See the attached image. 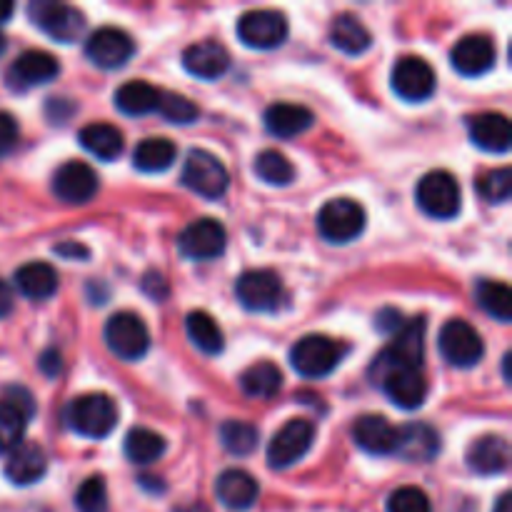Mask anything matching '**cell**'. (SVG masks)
<instances>
[{"mask_svg": "<svg viewBox=\"0 0 512 512\" xmlns=\"http://www.w3.org/2000/svg\"><path fill=\"white\" fill-rule=\"evenodd\" d=\"M260 433L255 425L245 423V420H228V423L220 425V443L228 453L233 455H250L258 448Z\"/></svg>", "mask_w": 512, "mask_h": 512, "instance_id": "74e56055", "label": "cell"}, {"mask_svg": "<svg viewBox=\"0 0 512 512\" xmlns=\"http://www.w3.org/2000/svg\"><path fill=\"white\" fill-rule=\"evenodd\" d=\"M238 38L255 50L278 48L288 38V20L280 10H248L238 20Z\"/></svg>", "mask_w": 512, "mask_h": 512, "instance_id": "8fae6325", "label": "cell"}, {"mask_svg": "<svg viewBox=\"0 0 512 512\" xmlns=\"http://www.w3.org/2000/svg\"><path fill=\"white\" fill-rule=\"evenodd\" d=\"M183 65L190 75L200 80H215L228 73L230 55L215 40H203V43L190 45L183 53Z\"/></svg>", "mask_w": 512, "mask_h": 512, "instance_id": "603a6c76", "label": "cell"}, {"mask_svg": "<svg viewBox=\"0 0 512 512\" xmlns=\"http://www.w3.org/2000/svg\"><path fill=\"white\" fill-rule=\"evenodd\" d=\"M255 175L268 185H288L295 178V168L278 150H263L253 163Z\"/></svg>", "mask_w": 512, "mask_h": 512, "instance_id": "f35d334b", "label": "cell"}, {"mask_svg": "<svg viewBox=\"0 0 512 512\" xmlns=\"http://www.w3.org/2000/svg\"><path fill=\"white\" fill-rule=\"evenodd\" d=\"M35 415V400L25 388H5L0 398V450L10 453L23 443L28 420Z\"/></svg>", "mask_w": 512, "mask_h": 512, "instance_id": "9c48e42d", "label": "cell"}, {"mask_svg": "<svg viewBox=\"0 0 512 512\" xmlns=\"http://www.w3.org/2000/svg\"><path fill=\"white\" fill-rule=\"evenodd\" d=\"M475 298H478V305L488 315H493L500 323H510L512 320V293L505 283H498V280H483L475 288Z\"/></svg>", "mask_w": 512, "mask_h": 512, "instance_id": "8d00e7d4", "label": "cell"}, {"mask_svg": "<svg viewBox=\"0 0 512 512\" xmlns=\"http://www.w3.org/2000/svg\"><path fill=\"white\" fill-rule=\"evenodd\" d=\"M330 43L345 55H363L365 50L370 48V43H373V35H370V30L360 23V18L343 13L333 20Z\"/></svg>", "mask_w": 512, "mask_h": 512, "instance_id": "f546056e", "label": "cell"}, {"mask_svg": "<svg viewBox=\"0 0 512 512\" xmlns=\"http://www.w3.org/2000/svg\"><path fill=\"white\" fill-rule=\"evenodd\" d=\"M313 125V113L303 105L275 103L265 110V128L275 138H295Z\"/></svg>", "mask_w": 512, "mask_h": 512, "instance_id": "83f0119b", "label": "cell"}, {"mask_svg": "<svg viewBox=\"0 0 512 512\" xmlns=\"http://www.w3.org/2000/svg\"><path fill=\"white\" fill-rule=\"evenodd\" d=\"M225 245H228V233H225L223 223H218L215 218L195 220L178 238V250L190 260L218 258L223 255Z\"/></svg>", "mask_w": 512, "mask_h": 512, "instance_id": "5bb4252c", "label": "cell"}, {"mask_svg": "<svg viewBox=\"0 0 512 512\" xmlns=\"http://www.w3.org/2000/svg\"><path fill=\"white\" fill-rule=\"evenodd\" d=\"M423 355H425V320L415 318L408 323L400 325V330L395 333L393 343L378 355L373 365V378L378 380L380 375H385L388 370L398 368H423Z\"/></svg>", "mask_w": 512, "mask_h": 512, "instance_id": "7a4b0ae2", "label": "cell"}, {"mask_svg": "<svg viewBox=\"0 0 512 512\" xmlns=\"http://www.w3.org/2000/svg\"><path fill=\"white\" fill-rule=\"evenodd\" d=\"M178 512H208V510H205V505H195V508H188V510H178Z\"/></svg>", "mask_w": 512, "mask_h": 512, "instance_id": "11a10c76", "label": "cell"}, {"mask_svg": "<svg viewBox=\"0 0 512 512\" xmlns=\"http://www.w3.org/2000/svg\"><path fill=\"white\" fill-rule=\"evenodd\" d=\"M15 288L30 300H48L58 290V273L48 263H25L15 270Z\"/></svg>", "mask_w": 512, "mask_h": 512, "instance_id": "f1b7e54d", "label": "cell"}, {"mask_svg": "<svg viewBox=\"0 0 512 512\" xmlns=\"http://www.w3.org/2000/svg\"><path fill=\"white\" fill-rule=\"evenodd\" d=\"M450 63L465 78L485 75L495 65V43L488 35H465L450 53Z\"/></svg>", "mask_w": 512, "mask_h": 512, "instance_id": "ffe728a7", "label": "cell"}, {"mask_svg": "<svg viewBox=\"0 0 512 512\" xmlns=\"http://www.w3.org/2000/svg\"><path fill=\"white\" fill-rule=\"evenodd\" d=\"M315 440V425L305 418H293L275 433L268 448L270 468H293L300 458H305Z\"/></svg>", "mask_w": 512, "mask_h": 512, "instance_id": "ba28073f", "label": "cell"}, {"mask_svg": "<svg viewBox=\"0 0 512 512\" xmlns=\"http://www.w3.org/2000/svg\"><path fill=\"white\" fill-rule=\"evenodd\" d=\"M60 73V63L55 55L45 50H25L18 55L8 70V80L15 90L33 88V85H45Z\"/></svg>", "mask_w": 512, "mask_h": 512, "instance_id": "d6986e66", "label": "cell"}, {"mask_svg": "<svg viewBox=\"0 0 512 512\" xmlns=\"http://www.w3.org/2000/svg\"><path fill=\"white\" fill-rule=\"evenodd\" d=\"M440 355L455 368H473L480 363L485 353V345L480 340L478 330L465 320H450L443 325L438 340Z\"/></svg>", "mask_w": 512, "mask_h": 512, "instance_id": "7c38bea8", "label": "cell"}, {"mask_svg": "<svg viewBox=\"0 0 512 512\" xmlns=\"http://www.w3.org/2000/svg\"><path fill=\"white\" fill-rule=\"evenodd\" d=\"M160 90L145 80H130L115 90V105L125 115H148L158 110Z\"/></svg>", "mask_w": 512, "mask_h": 512, "instance_id": "1f68e13d", "label": "cell"}, {"mask_svg": "<svg viewBox=\"0 0 512 512\" xmlns=\"http://www.w3.org/2000/svg\"><path fill=\"white\" fill-rule=\"evenodd\" d=\"M478 193L483 195L488 203H505L512 193L510 170L498 168V170H490V173H485L478 183Z\"/></svg>", "mask_w": 512, "mask_h": 512, "instance_id": "b9f144b4", "label": "cell"}, {"mask_svg": "<svg viewBox=\"0 0 512 512\" xmlns=\"http://www.w3.org/2000/svg\"><path fill=\"white\" fill-rule=\"evenodd\" d=\"M65 420L83 438L103 440L113 433L115 423H118V408H115L113 398H108L105 393L80 395L68 405Z\"/></svg>", "mask_w": 512, "mask_h": 512, "instance_id": "6da1fadb", "label": "cell"}, {"mask_svg": "<svg viewBox=\"0 0 512 512\" xmlns=\"http://www.w3.org/2000/svg\"><path fill=\"white\" fill-rule=\"evenodd\" d=\"M228 170L208 150H190L183 165V185L203 198L215 200L228 190Z\"/></svg>", "mask_w": 512, "mask_h": 512, "instance_id": "8992f818", "label": "cell"}, {"mask_svg": "<svg viewBox=\"0 0 512 512\" xmlns=\"http://www.w3.org/2000/svg\"><path fill=\"white\" fill-rule=\"evenodd\" d=\"M185 330H188L190 343H193L200 353L218 355L220 350H223V330H220V325L215 323L208 313H203V310L188 313V318H185Z\"/></svg>", "mask_w": 512, "mask_h": 512, "instance_id": "836d02e7", "label": "cell"}, {"mask_svg": "<svg viewBox=\"0 0 512 512\" xmlns=\"http://www.w3.org/2000/svg\"><path fill=\"white\" fill-rule=\"evenodd\" d=\"M388 512H433L430 498L420 488H398L388 498Z\"/></svg>", "mask_w": 512, "mask_h": 512, "instance_id": "7bdbcfd3", "label": "cell"}, {"mask_svg": "<svg viewBox=\"0 0 512 512\" xmlns=\"http://www.w3.org/2000/svg\"><path fill=\"white\" fill-rule=\"evenodd\" d=\"M345 350H348L345 345L328 338V335H305L290 350V365L303 378H325V375H330L338 368Z\"/></svg>", "mask_w": 512, "mask_h": 512, "instance_id": "3957f363", "label": "cell"}, {"mask_svg": "<svg viewBox=\"0 0 512 512\" xmlns=\"http://www.w3.org/2000/svg\"><path fill=\"white\" fill-rule=\"evenodd\" d=\"M215 495H218L220 503L225 505L228 510H250L258 500L260 488H258V480L253 478L250 473L245 470H225L223 475L218 478L215 483Z\"/></svg>", "mask_w": 512, "mask_h": 512, "instance_id": "cb8c5ba5", "label": "cell"}, {"mask_svg": "<svg viewBox=\"0 0 512 512\" xmlns=\"http://www.w3.org/2000/svg\"><path fill=\"white\" fill-rule=\"evenodd\" d=\"M58 255H68V258H73V255H80V258H88V250L83 248V245L78 243H65V245H58Z\"/></svg>", "mask_w": 512, "mask_h": 512, "instance_id": "681fc988", "label": "cell"}, {"mask_svg": "<svg viewBox=\"0 0 512 512\" xmlns=\"http://www.w3.org/2000/svg\"><path fill=\"white\" fill-rule=\"evenodd\" d=\"M503 375H505V380L510 383V355H505L503 358Z\"/></svg>", "mask_w": 512, "mask_h": 512, "instance_id": "f5cc1de1", "label": "cell"}, {"mask_svg": "<svg viewBox=\"0 0 512 512\" xmlns=\"http://www.w3.org/2000/svg\"><path fill=\"white\" fill-rule=\"evenodd\" d=\"M53 193L55 198L68 205H85L98 193V175L93 173L88 163L70 160L55 170Z\"/></svg>", "mask_w": 512, "mask_h": 512, "instance_id": "e0dca14e", "label": "cell"}, {"mask_svg": "<svg viewBox=\"0 0 512 512\" xmlns=\"http://www.w3.org/2000/svg\"><path fill=\"white\" fill-rule=\"evenodd\" d=\"M375 383L385 390L390 400L403 410H415L425 403L428 398V383H425L423 373L415 368H398L388 370L380 375Z\"/></svg>", "mask_w": 512, "mask_h": 512, "instance_id": "ac0fdd59", "label": "cell"}, {"mask_svg": "<svg viewBox=\"0 0 512 512\" xmlns=\"http://www.w3.org/2000/svg\"><path fill=\"white\" fill-rule=\"evenodd\" d=\"M280 385H283V373L273 363H258L240 375V388H243V393L248 398H275L280 393Z\"/></svg>", "mask_w": 512, "mask_h": 512, "instance_id": "e575fe53", "label": "cell"}, {"mask_svg": "<svg viewBox=\"0 0 512 512\" xmlns=\"http://www.w3.org/2000/svg\"><path fill=\"white\" fill-rule=\"evenodd\" d=\"M158 113L163 115V118L168 120V123L188 125V123H195V120H198L200 108L193 103V100L185 98V95H178V93H160Z\"/></svg>", "mask_w": 512, "mask_h": 512, "instance_id": "ab89813d", "label": "cell"}, {"mask_svg": "<svg viewBox=\"0 0 512 512\" xmlns=\"http://www.w3.org/2000/svg\"><path fill=\"white\" fill-rule=\"evenodd\" d=\"M13 305H15L13 288H10L5 280H0V320L8 318V315L13 313Z\"/></svg>", "mask_w": 512, "mask_h": 512, "instance_id": "c3c4849f", "label": "cell"}, {"mask_svg": "<svg viewBox=\"0 0 512 512\" xmlns=\"http://www.w3.org/2000/svg\"><path fill=\"white\" fill-rule=\"evenodd\" d=\"M393 90L408 103H423L435 93V70L418 55L400 58L393 68Z\"/></svg>", "mask_w": 512, "mask_h": 512, "instance_id": "2e32d148", "label": "cell"}, {"mask_svg": "<svg viewBox=\"0 0 512 512\" xmlns=\"http://www.w3.org/2000/svg\"><path fill=\"white\" fill-rule=\"evenodd\" d=\"M30 20L58 43H73L85 28V18L78 8L58 0H35L28 8Z\"/></svg>", "mask_w": 512, "mask_h": 512, "instance_id": "5b68a950", "label": "cell"}, {"mask_svg": "<svg viewBox=\"0 0 512 512\" xmlns=\"http://www.w3.org/2000/svg\"><path fill=\"white\" fill-rule=\"evenodd\" d=\"M493 512H512V500H510L508 493H505L503 498L498 500V505H495Z\"/></svg>", "mask_w": 512, "mask_h": 512, "instance_id": "f907efd6", "label": "cell"}, {"mask_svg": "<svg viewBox=\"0 0 512 512\" xmlns=\"http://www.w3.org/2000/svg\"><path fill=\"white\" fill-rule=\"evenodd\" d=\"M353 440L370 455H393L398 448V428L383 415H363L353 425Z\"/></svg>", "mask_w": 512, "mask_h": 512, "instance_id": "44dd1931", "label": "cell"}, {"mask_svg": "<svg viewBox=\"0 0 512 512\" xmlns=\"http://www.w3.org/2000/svg\"><path fill=\"white\" fill-rule=\"evenodd\" d=\"M440 450V438L430 425L413 423L398 428V448L395 455L410 460V463H430Z\"/></svg>", "mask_w": 512, "mask_h": 512, "instance_id": "484cf974", "label": "cell"}, {"mask_svg": "<svg viewBox=\"0 0 512 512\" xmlns=\"http://www.w3.org/2000/svg\"><path fill=\"white\" fill-rule=\"evenodd\" d=\"M165 448V438L160 433H153L148 428H133L128 435H125V455H128L130 463L135 465H150L155 463L158 458H163Z\"/></svg>", "mask_w": 512, "mask_h": 512, "instance_id": "d590c367", "label": "cell"}, {"mask_svg": "<svg viewBox=\"0 0 512 512\" xmlns=\"http://www.w3.org/2000/svg\"><path fill=\"white\" fill-rule=\"evenodd\" d=\"M415 198H418L420 210L425 215L435 220H450L460 213L463 195H460V185L455 175H450L448 170H433L418 183Z\"/></svg>", "mask_w": 512, "mask_h": 512, "instance_id": "277c9868", "label": "cell"}, {"mask_svg": "<svg viewBox=\"0 0 512 512\" xmlns=\"http://www.w3.org/2000/svg\"><path fill=\"white\" fill-rule=\"evenodd\" d=\"M510 448L500 435H485L468 450V465L478 475H500L508 470Z\"/></svg>", "mask_w": 512, "mask_h": 512, "instance_id": "4316f807", "label": "cell"}, {"mask_svg": "<svg viewBox=\"0 0 512 512\" xmlns=\"http://www.w3.org/2000/svg\"><path fill=\"white\" fill-rule=\"evenodd\" d=\"M470 138L488 153H508L512 143L510 120L503 113H480L470 118Z\"/></svg>", "mask_w": 512, "mask_h": 512, "instance_id": "d4e9b609", "label": "cell"}, {"mask_svg": "<svg viewBox=\"0 0 512 512\" xmlns=\"http://www.w3.org/2000/svg\"><path fill=\"white\" fill-rule=\"evenodd\" d=\"M105 343L120 360H140L150 348V335L143 320L133 313H115L105 323Z\"/></svg>", "mask_w": 512, "mask_h": 512, "instance_id": "30bf717a", "label": "cell"}, {"mask_svg": "<svg viewBox=\"0 0 512 512\" xmlns=\"http://www.w3.org/2000/svg\"><path fill=\"white\" fill-rule=\"evenodd\" d=\"M143 290H145V295H150V298L158 300V303H163L170 293L168 283H165V278L158 273V270H150V273H145Z\"/></svg>", "mask_w": 512, "mask_h": 512, "instance_id": "f6af8a7d", "label": "cell"}, {"mask_svg": "<svg viewBox=\"0 0 512 512\" xmlns=\"http://www.w3.org/2000/svg\"><path fill=\"white\" fill-rule=\"evenodd\" d=\"M175 145L168 138H145L135 145L133 163L135 168L143 173H163L173 165L175 160Z\"/></svg>", "mask_w": 512, "mask_h": 512, "instance_id": "d6a6232c", "label": "cell"}, {"mask_svg": "<svg viewBox=\"0 0 512 512\" xmlns=\"http://www.w3.org/2000/svg\"><path fill=\"white\" fill-rule=\"evenodd\" d=\"M375 325H378L380 333L395 335L400 330V325H403V315L393 308H385V310H380L378 318H375Z\"/></svg>", "mask_w": 512, "mask_h": 512, "instance_id": "bcb514c9", "label": "cell"}, {"mask_svg": "<svg viewBox=\"0 0 512 512\" xmlns=\"http://www.w3.org/2000/svg\"><path fill=\"white\" fill-rule=\"evenodd\" d=\"M10 15H13V3H0V23H5Z\"/></svg>", "mask_w": 512, "mask_h": 512, "instance_id": "816d5d0a", "label": "cell"}, {"mask_svg": "<svg viewBox=\"0 0 512 512\" xmlns=\"http://www.w3.org/2000/svg\"><path fill=\"white\" fill-rule=\"evenodd\" d=\"M20 138V128H18V120L13 118L10 113L0 110V158L10 155L18 145Z\"/></svg>", "mask_w": 512, "mask_h": 512, "instance_id": "ee69618b", "label": "cell"}, {"mask_svg": "<svg viewBox=\"0 0 512 512\" xmlns=\"http://www.w3.org/2000/svg\"><path fill=\"white\" fill-rule=\"evenodd\" d=\"M60 368H63V360H60L58 350H45L43 358H40V370H43L48 378H55V375L60 373Z\"/></svg>", "mask_w": 512, "mask_h": 512, "instance_id": "7dc6e473", "label": "cell"}, {"mask_svg": "<svg viewBox=\"0 0 512 512\" xmlns=\"http://www.w3.org/2000/svg\"><path fill=\"white\" fill-rule=\"evenodd\" d=\"M75 505L78 512H108V488L100 475L85 480L75 493Z\"/></svg>", "mask_w": 512, "mask_h": 512, "instance_id": "60d3db41", "label": "cell"}, {"mask_svg": "<svg viewBox=\"0 0 512 512\" xmlns=\"http://www.w3.org/2000/svg\"><path fill=\"white\" fill-rule=\"evenodd\" d=\"M48 470V458H45V450L38 443H30L23 440L20 445H15L8 453L5 460V478L15 485H33Z\"/></svg>", "mask_w": 512, "mask_h": 512, "instance_id": "7402d4cb", "label": "cell"}, {"mask_svg": "<svg viewBox=\"0 0 512 512\" xmlns=\"http://www.w3.org/2000/svg\"><path fill=\"white\" fill-rule=\"evenodd\" d=\"M133 53V38L120 28H98L85 40V55L103 70L123 68L133 58Z\"/></svg>", "mask_w": 512, "mask_h": 512, "instance_id": "9a60e30c", "label": "cell"}, {"mask_svg": "<svg viewBox=\"0 0 512 512\" xmlns=\"http://www.w3.org/2000/svg\"><path fill=\"white\" fill-rule=\"evenodd\" d=\"M80 145L98 160H115L123 153V133L110 123H93L80 130Z\"/></svg>", "mask_w": 512, "mask_h": 512, "instance_id": "4dcf8cb0", "label": "cell"}, {"mask_svg": "<svg viewBox=\"0 0 512 512\" xmlns=\"http://www.w3.org/2000/svg\"><path fill=\"white\" fill-rule=\"evenodd\" d=\"M240 305L253 313H270L283 303V283L273 270H248L235 283Z\"/></svg>", "mask_w": 512, "mask_h": 512, "instance_id": "4fadbf2b", "label": "cell"}, {"mask_svg": "<svg viewBox=\"0 0 512 512\" xmlns=\"http://www.w3.org/2000/svg\"><path fill=\"white\" fill-rule=\"evenodd\" d=\"M318 230L330 243H350L365 230V210L350 198H335L318 213Z\"/></svg>", "mask_w": 512, "mask_h": 512, "instance_id": "52a82bcc", "label": "cell"}, {"mask_svg": "<svg viewBox=\"0 0 512 512\" xmlns=\"http://www.w3.org/2000/svg\"><path fill=\"white\" fill-rule=\"evenodd\" d=\"M5 48H8V40H5V35L0 33V55L5 53Z\"/></svg>", "mask_w": 512, "mask_h": 512, "instance_id": "db71d44e", "label": "cell"}]
</instances>
